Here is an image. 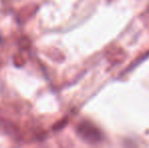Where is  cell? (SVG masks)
Listing matches in <instances>:
<instances>
[{"instance_id": "1", "label": "cell", "mask_w": 149, "mask_h": 148, "mask_svg": "<svg viewBox=\"0 0 149 148\" xmlns=\"http://www.w3.org/2000/svg\"><path fill=\"white\" fill-rule=\"evenodd\" d=\"M76 133L83 141L89 144H95V143L100 142L102 139V135L100 129L87 121H83L77 126Z\"/></svg>"}]
</instances>
